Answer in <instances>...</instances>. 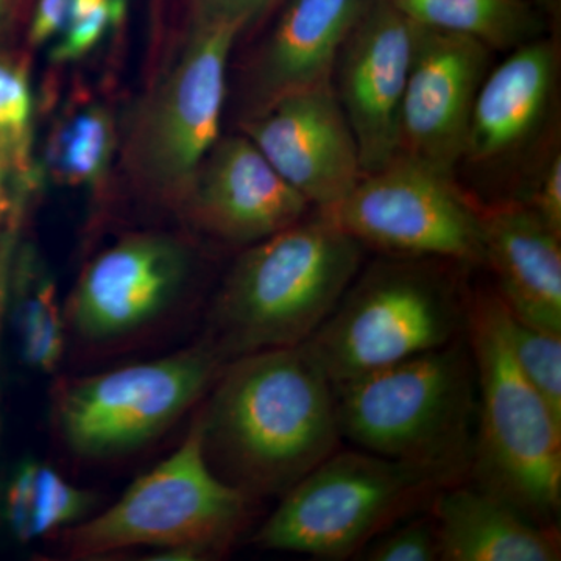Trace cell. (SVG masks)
I'll return each mask as SVG.
<instances>
[{
	"label": "cell",
	"instance_id": "cell-1",
	"mask_svg": "<svg viewBox=\"0 0 561 561\" xmlns=\"http://www.w3.org/2000/svg\"><path fill=\"white\" fill-rule=\"evenodd\" d=\"M195 420L209 467L251 501L279 500L343 440L334 383L306 342L228 362Z\"/></svg>",
	"mask_w": 561,
	"mask_h": 561
},
{
	"label": "cell",
	"instance_id": "cell-2",
	"mask_svg": "<svg viewBox=\"0 0 561 561\" xmlns=\"http://www.w3.org/2000/svg\"><path fill=\"white\" fill-rule=\"evenodd\" d=\"M364 249L319 210L247 247L214 297L203 339L227 362L308 342L356 278Z\"/></svg>",
	"mask_w": 561,
	"mask_h": 561
},
{
	"label": "cell",
	"instance_id": "cell-3",
	"mask_svg": "<svg viewBox=\"0 0 561 561\" xmlns=\"http://www.w3.org/2000/svg\"><path fill=\"white\" fill-rule=\"evenodd\" d=\"M339 426L364 451L446 483L471 474L478 423L474 362L460 339L335 387Z\"/></svg>",
	"mask_w": 561,
	"mask_h": 561
},
{
	"label": "cell",
	"instance_id": "cell-4",
	"mask_svg": "<svg viewBox=\"0 0 561 561\" xmlns=\"http://www.w3.org/2000/svg\"><path fill=\"white\" fill-rule=\"evenodd\" d=\"M465 339L478 386L471 474L535 523L556 526L561 508V419L524 376L496 291L468 295Z\"/></svg>",
	"mask_w": 561,
	"mask_h": 561
},
{
	"label": "cell",
	"instance_id": "cell-5",
	"mask_svg": "<svg viewBox=\"0 0 561 561\" xmlns=\"http://www.w3.org/2000/svg\"><path fill=\"white\" fill-rule=\"evenodd\" d=\"M456 262L389 256L357 273L308 345L334 387L443 348L465 334Z\"/></svg>",
	"mask_w": 561,
	"mask_h": 561
},
{
	"label": "cell",
	"instance_id": "cell-6",
	"mask_svg": "<svg viewBox=\"0 0 561 561\" xmlns=\"http://www.w3.org/2000/svg\"><path fill=\"white\" fill-rule=\"evenodd\" d=\"M251 502L209 467L194 420L168 459L139 476L108 508L62 531V546L73 560L135 549H154L162 560H206L236 541Z\"/></svg>",
	"mask_w": 561,
	"mask_h": 561
},
{
	"label": "cell",
	"instance_id": "cell-7",
	"mask_svg": "<svg viewBox=\"0 0 561 561\" xmlns=\"http://www.w3.org/2000/svg\"><path fill=\"white\" fill-rule=\"evenodd\" d=\"M227 364L202 339L157 359L66 379L51 398L55 435L84 463L130 456L201 405Z\"/></svg>",
	"mask_w": 561,
	"mask_h": 561
},
{
	"label": "cell",
	"instance_id": "cell-8",
	"mask_svg": "<svg viewBox=\"0 0 561 561\" xmlns=\"http://www.w3.org/2000/svg\"><path fill=\"white\" fill-rule=\"evenodd\" d=\"M446 485L411 465L339 448L279 497L253 542L265 551L346 560Z\"/></svg>",
	"mask_w": 561,
	"mask_h": 561
},
{
	"label": "cell",
	"instance_id": "cell-9",
	"mask_svg": "<svg viewBox=\"0 0 561 561\" xmlns=\"http://www.w3.org/2000/svg\"><path fill=\"white\" fill-rule=\"evenodd\" d=\"M241 35L227 22L190 24L179 57L140 105L125 154L133 181L151 202L179 210L219 142L228 62Z\"/></svg>",
	"mask_w": 561,
	"mask_h": 561
},
{
	"label": "cell",
	"instance_id": "cell-10",
	"mask_svg": "<svg viewBox=\"0 0 561 561\" xmlns=\"http://www.w3.org/2000/svg\"><path fill=\"white\" fill-rule=\"evenodd\" d=\"M198 253L187 239L140 231L106 247L62 306L66 332L87 350H116L168 323L190 301Z\"/></svg>",
	"mask_w": 561,
	"mask_h": 561
},
{
	"label": "cell",
	"instance_id": "cell-11",
	"mask_svg": "<svg viewBox=\"0 0 561 561\" xmlns=\"http://www.w3.org/2000/svg\"><path fill=\"white\" fill-rule=\"evenodd\" d=\"M364 247L389 256L483 264L482 208L445 175L398 153L319 210Z\"/></svg>",
	"mask_w": 561,
	"mask_h": 561
},
{
	"label": "cell",
	"instance_id": "cell-12",
	"mask_svg": "<svg viewBox=\"0 0 561 561\" xmlns=\"http://www.w3.org/2000/svg\"><path fill=\"white\" fill-rule=\"evenodd\" d=\"M491 54L485 44L468 36L415 24L401 110V154L454 176Z\"/></svg>",
	"mask_w": 561,
	"mask_h": 561
},
{
	"label": "cell",
	"instance_id": "cell-13",
	"mask_svg": "<svg viewBox=\"0 0 561 561\" xmlns=\"http://www.w3.org/2000/svg\"><path fill=\"white\" fill-rule=\"evenodd\" d=\"M242 135L317 210L341 203L364 176L332 83L283 95L243 117Z\"/></svg>",
	"mask_w": 561,
	"mask_h": 561
},
{
	"label": "cell",
	"instance_id": "cell-14",
	"mask_svg": "<svg viewBox=\"0 0 561 561\" xmlns=\"http://www.w3.org/2000/svg\"><path fill=\"white\" fill-rule=\"evenodd\" d=\"M415 22L379 0L335 62L332 87L360 153L365 173L400 153L402 101L411 70Z\"/></svg>",
	"mask_w": 561,
	"mask_h": 561
},
{
	"label": "cell",
	"instance_id": "cell-15",
	"mask_svg": "<svg viewBox=\"0 0 561 561\" xmlns=\"http://www.w3.org/2000/svg\"><path fill=\"white\" fill-rule=\"evenodd\" d=\"M308 201L245 135L219 139L195 173L179 213L209 238L250 247L308 216Z\"/></svg>",
	"mask_w": 561,
	"mask_h": 561
},
{
	"label": "cell",
	"instance_id": "cell-16",
	"mask_svg": "<svg viewBox=\"0 0 561 561\" xmlns=\"http://www.w3.org/2000/svg\"><path fill=\"white\" fill-rule=\"evenodd\" d=\"M559 80V39L540 36L508 51L476 95L461 162L493 172L522 160L551 124Z\"/></svg>",
	"mask_w": 561,
	"mask_h": 561
},
{
	"label": "cell",
	"instance_id": "cell-17",
	"mask_svg": "<svg viewBox=\"0 0 561 561\" xmlns=\"http://www.w3.org/2000/svg\"><path fill=\"white\" fill-rule=\"evenodd\" d=\"M379 0H284L275 27L254 54L243 117L291 92L332 83L346 41Z\"/></svg>",
	"mask_w": 561,
	"mask_h": 561
},
{
	"label": "cell",
	"instance_id": "cell-18",
	"mask_svg": "<svg viewBox=\"0 0 561 561\" xmlns=\"http://www.w3.org/2000/svg\"><path fill=\"white\" fill-rule=\"evenodd\" d=\"M483 264L516 320L561 332V236L523 203L482 208Z\"/></svg>",
	"mask_w": 561,
	"mask_h": 561
},
{
	"label": "cell",
	"instance_id": "cell-19",
	"mask_svg": "<svg viewBox=\"0 0 561 561\" xmlns=\"http://www.w3.org/2000/svg\"><path fill=\"white\" fill-rule=\"evenodd\" d=\"M442 561H559L560 531L535 523L511 502L465 481L431 501Z\"/></svg>",
	"mask_w": 561,
	"mask_h": 561
},
{
	"label": "cell",
	"instance_id": "cell-20",
	"mask_svg": "<svg viewBox=\"0 0 561 561\" xmlns=\"http://www.w3.org/2000/svg\"><path fill=\"white\" fill-rule=\"evenodd\" d=\"M409 20L457 33L491 50L512 51L540 38L546 18L529 0H391Z\"/></svg>",
	"mask_w": 561,
	"mask_h": 561
},
{
	"label": "cell",
	"instance_id": "cell-21",
	"mask_svg": "<svg viewBox=\"0 0 561 561\" xmlns=\"http://www.w3.org/2000/svg\"><path fill=\"white\" fill-rule=\"evenodd\" d=\"M11 320L22 360L33 370L57 371L68 346L65 311L54 276L32 247H24L14 264Z\"/></svg>",
	"mask_w": 561,
	"mask_h": 561
},
{
	"label": "cell",
	"instance_id": "cell-22",
	"mask_svg": "<svg viewBox=\"0 0 561 561\" xmlns=\"http://www.w3.org/2000/svg\"><path fill=\"white\" fill-rule=\"evenodd\" d=\"M116 151V124L103 103H80L62 117L47 150L54 175L68 186H103Z\"/></svg>",
	"mask_w": 561,
	"mask_h": 561
},
{
	"label": "cell",
	"instance_id": "cell-23",
	"mask_svg": "<svg viewBox=\"0 0 561 561\" xmlns=\"http://www.w3.org/2000/svg\"><path fill=\"white\" fill-rule=\"evenodd\" d=\"M33 95L27 66L0 50V157L20 179L31 180Z\"/></svg>",
	"mask_w": 561,
	"mask_h": 561
},
{
	"label": "cell",
	"instance_id": "cell-24",
	"mask_svg": "<svg viewBox=\"0 0 561 561\" xmlns=\"http://www.w3.org/2000/svg\"><path fill=\"white\" fill-rule=\"evenodd\" d=\"M98 496L39 460L32 497V541L72 529L94 515Z\"/></svg>",
	"mask_w": 561,
	"mask_h": 561
},
{
	"label": "cell",
	"instance_id": "cell-25",
	"mask_svg": "<svg viewBox=\"0 0 561 561\" xmlns=\"http://www.w3.org/2000/svg\"><path fill=\"white\" fill-rule=\"evenodd\" d=\"M508 341L524 376L561 419V332L530 327L508 312Z\"/></svg>",
	"mask_w": 561,
	"mask_h": 561
},
{
	"label": "cell",
	"instance_id": "cell-26",
	"mask_svg": "<svg viewBox=\"0 0 561 561\" xmlns=\"http://www.w3.org/2000/svg\"><path fill=\"white\" fill-rule=\"evenodd\" d=\"M368 561H442L440 538L430 508L379 534L360 551Z\"/></svg>",
	"mask_w": 561,
	"mask_h": 561
},
{
	"label": "cell",
	"instance_id": "cell-27",
	"mask_svg": "<svg viewBox=\"0 0 561 561\" xmlns=\"http://www.w3.org/2000/svg\"><path fill=\"white\" fill-rule=\"evenodd\" d=\"M515 202L523 203L556 234L561 236V150L552 142L549 153L535 169L534 179Z\"/></svg>",
	"mask_w": 561,
	"mask_h": 561
},
{
	"label": "cell",
	"instance_id": "cell-28",
	"mask_svg": "<svg viewBox=\"0 0 561 561\" xmlns=\"http://www.w3.org/2000/svg\"><path fill=\"white\" fill-rule=\"evenodd\" d=\"M39 460L25 457L11 470L2 494V519L14 540L32 542V497Z\"/></svg>",
	"mask_w": 561,
	"mask_h": 561
},
{
	"label": "cell",
	"instance_id": "cell-29",
	"mask_svg": "<svg viewBox=\"0 0 561 561\" xmlns=\"http://www.w3.org/2000/svg\"><path fill=\"white\" fill-rule=\"evenodd\" d=\"M284 0H183L190 24L227 22L242 33L264 21Z\"/></svg>",
	"mask_w": 561,
	"mask_h": 561
},
{
	"label": "cell",
	"instance_id": "cell-30",
	"mask_svg": "<svg viewBox=\"0 0 561 561\" xmlns=\"http://www.w3.org/2000/svg\"><path fill=\"white\" fill-rule=\"evenodd\" d=\"M111 28L108 10L102 9L79 20L68 21L65 31L51 47L50 57L55 62L80 60L91 54Z\"/></svg>",
	"mask_w": 561,
	"mask_h": 561
},
{
	"label": "cell",
	"instance_id": "cell-31",
	"mask_svg": "<svg viewBox=\"0 0 561 561\" xmlns=\"http://www.w3.org/2000/svg\"><path fill=\"white\" fill-rule=\"evenodd\" d=\"M69 7L70 0H38L28 25L31 46H46L61 35L68 22Z\"/></svg>",
	"mask_w": 561,
	"mask_h": 561
},
{
	"label": "cell",
	"instance_id": "cell-32",
	"mask_svg": "<svg viewBox=\"0 0 561 561\" xmlns=\"http://www.w3.org/2000/svg\"><path fill=\"white\" fill-rule=\"evenodd\" d=\"M105 0H70L68 21L79 20L95 11L105 9ZM68 24V22H66Z\"/></svg>",
	"mask_w": 561,
	"mask_h": 561
},
{
	"label": "cell",
	"instance_id": "cell-33",
	"mask_svg": "<svg viewBox=\"0 0 561 561\" xmlns=\"http://www.w3.org/2000/svg\"><path fill=\"white\" fill-rule=\"evenodd\" d=\"M106 10L111 22V28L119 27L127 18L128 0H105Z\"/></svg>",
	"mask_w": 561,
	"mask_h": 561
},
{
	"label": "cell",
	"instance_id": "cell-34",
	"mask_svg": "<svg viewBox=\"0 0 561 561\" xmlns=\"http://www.w3.org/2000/svg\"><path fill=\"white\" fill-rule=\"evenodd\" d=\"M9 164L0 157V216H3L10 206L9 198V176L11 175Z\"/></svg>",
	"mask_w": 561,
	"mask_h": 561
},
{
	"label": "cell",
	"instance_id": "cell-35",
	"mask_svg": "<svg viewBox=\"0 0 561 561\" xmlns=\"http://www.w3.org/2000/svg\"><path fill=\"white\" fill-rule=\"evenodd\" d=\"M537 7L545 14L546 21H551L557 27L560 25L561 0H537Z\"/></svg>",
	"mask_w": 561,
	"mask_h": 561
},
{
	"label": "cell",
	"instance_id": "cell-36",
	"mask_svg": "<svg viewBox=\"0 0 561 561\" xmlns=\"http://www.w3.org/2000/svg\"><path fill=\"white\" fill-rule=\"evenodd\" d=\"M11 20H13L11 0H0V41L5 38L7 33H9Z\"/></svg>",
	"mask_w": 561,
	"mask_h": 561
}]
</instances>
